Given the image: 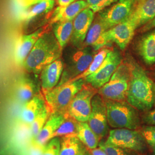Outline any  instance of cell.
I'll return each instance as SVG.
<instances>
[{"label": "cell", "instance_id": "cell-5", "mask_svg": "<svg viewBox=\"0 0 155 155\" xmlns=\"http://www.w3.org/2000/svg\"><path fill=\"white\" fill-rule=\"evenodd\" d=\"M130 79L127 62L121 63L109 82L98 90V94L106 100L122 101L127 99Z\"/></svg>", "mask_w": 155, "mask_h": 155}, {"label": "cell", "instance_id": "cell-13", "mask_svg": "<svg viewBox=\"0 0 155 155\" xmlns=\"http://www.w3.org/2000/svg\"><path fill=\"white\" fill-rule=\"evenodd\" d=\"M46 31L45 28H39L31 34L21 36L17 40L14 50V61L17 65H24L34 45Z\"/></svg>", "mask_w": 155, "mask_h": 155}, {"label": "cell", "instance_id": "cell-33", "mask_svg": "<svg viewBox=\"0 0 155 155\" xmlns=\"http://www.w3.org/2000/svg\"><path fill=\"white\" fill-rule=\"evenodd\" d=\"M98 146L105 152L106 155H129L125 149L108 144L106 142H101Z\"/></svg>", "mask_w": 155, "mask_h": 155}, {"label": "cell", "instance_id": "cell-11", "mask_svg": "<svg viewBox=\"0 0 155 155\" xmlns=\"http://www.w3.org/2000/svg\"><path fill=\"white\" fill-rule=\"evenodd\" d=\"M133 11L132 0H118L110 8L98 12V16L109 29L127 21Z\"/></svg>", "mask_w": 155, "mask_h": 155}, {"label": "cell", "instance_id": "cell-41", "mask_svg": "<svg viewBox=\"0 0 155 155\" xmlns=\"http://www.w3.org/2000/svg\"><path fill=\"white\" fill-rule=\"evenodd\" d=\"M152 100L153 105H155V83H152Z\"/></svg>", "mask_w": 155, "mask_h": 155}, {"label": "cell", "instance_id": "cell-4", "mask_svg": "<svg viewBox=\"0 0 155 155\" xmlns=\"http://www.w3.org/2000/svg\"><path fill=\"white\" fill-rule=\"evenodd\" d=\"M108 124L114 129L136 130L140 125L137 111L124 101L106 100Z\"/></svg>", "mask_w": 155, "mask_h": 155}, {"label": "cell", "instance_id": "cell-28", "mask_svg": "<svg viewBox=\"0 0 155 155\" xmlns=\"http://www.w3.org/2000/svg\"><path fill=\"white\" fill-rule=\"evenodd\" d=\"M110 51V50H109L107 48H103L101 49L100 51L94 55L93 61L90 64L89 67L87 68V70L74 79H78L81 78L84 79V78L89 76L91 74L94 73L95 71H96V70L102 64V63L105 60L106 56Z\"/></svg>", "mask_w": 155, "mask_h": 155}, {"label": "cell", "instance_id": "cell-34", "mask_svg": "<svg viewBox=\"0 0 155 155\" xmlns=\"http://www.w3.org/2000/svg\"><path fill=\"white\" fill-rule=\"evenodd\" d=\"M45 0H12L16 11L27 8Z\"/></svg>", "mask_w": 155, "mask_h": 155}, {"label": "cell", "instance_id": "cell-29", "mask_svg": "<svg viewBox=\"0 0 155 155\" xmlns=\"http://www.w3.org/2000/svg\"><path fill=\"white\" fill-rule=\"evenodd\" d=\"M51 114V111L47 105L43 109V110L40 112L39 114L35 117L31 123V131L33 137H36L38 135L41 129L45 126V124L48 120Z\"/></svg>", "mask_w": 155, "mask_h": 155}, {"label": "cell", "instance_id": "cell-3", "mask_svg": "<svg viewBox=\"0 0 155 155\" xmlns=\"http://www.w3.org/2000/svg\"><path fill=\"white\" fill-rule=\"evenodd\" d=\"M85 84L83 78L73 79L61 85H57L43 94L51 113H65L73 98Z\"/></svg>", "mask_w": 155, "mask_h": 155}, {"label": "cell", "instance_id": "cell-25", "mask_svg": "<svg viewBox=\"0 0 155 155\" xmlns=\"http://www.w3.org/2000/svg\"><path fill=\"white\" fill-rule=\"evenodd\" d=\"M52 25V32L59 44L63 49L71 39L73 31V21H59Z\"/></svg>", "mask_w": 155, "mask_h": 155}, {"label": "cell", "instance_id": "cell-6", "mask_svg": "<svg viewBox=\"0 0 155 155\" xmlns=\"http://www.w3.org/2000/svg\"><path fill=\"white\" fill-rule=\"evenodd\" d=\"M70 54L58 85L72 81L84 72L93 61L95 52L91 47L77 48Z\"/></svg>", "mask_w": 155, "mask_h": 155}, {"label": "cell", "instance_id": "cell-38", "mask_svg": "<svg viewBox=\"0 0 155 155\" xmlns=\"http://www.w3.org/2000/svg\"><path fill=\"white\" fill-rule=\"evenodd\" d=\"M91 155H106L105 152L101 148H96L91 150Z\"/></svg>", "mask_w": 155, "mask_h": 155}, {"label": "cell", "instance_id": "cell-27", "mask_svg": "<svg viewBox=\"0 0 155 155\" xmlns=\"http://www.w3.org/2000/svg\"><path fill=\"white\" fill-rule=\"evenodd\" d=\"M78 121L72 118L67 116L66 119L59 127L56 130L51 137V139L55 137H63L70 136H77Z\"/></svg>", "mask_w": 155, "mask_h": 155}, {"label": "cell", "instance_id": "cell-17", "mask_svg": "<svg viewBox=\"0 0 155 155\" xmlns=\"http://www.w3.org/2000/svg\"><path fill=\"white\" fill-rule=\"evenodd\" d=\"M87 8L86 1L77 0L69 5L61 7L58 6L52 14L50 24L63 21H73L83 9Z\"/></svg>", "mask_w": 155, "mask_h": 155}, {"label": "cell", "instance_id": "cell-9", "mask_svg": "<svg viewBox=\"0 0 155 155\" xmlns=\"http://www.w3.org/2000/svg\"><path fill=\"white\" fill-rule=\"evenodd\" d=\"M106 142L125 150L137 152L143 151L146 146L141 133L134 129L125 128L111 130Z\"/></svg>", "mask_w": 155, "mask_h": 155}, {"label": "cell", "instance_id": "cell-18", "mask_svg": "<svg viewBox=\"0 0 155 155\" xmlns=\"http://www.w3.org/2000/svg\"><path fill=\"white\" fill-rule=\"evenodd\" d=\"M136 50L146 64H155V29L144 34L139 39L136 45Z\"/></svg>", "mask_w": 155, "mask_h": 155}, {"label": "cell", "instance_id": "cell-32", "mask_svg": "<svg viewBox=\"0 0 155 155\" xmlns=\"http://www.w3.org/2000/svg\"><path fill=\"white\" fill-rule=\"evenodd\" d=\"M118 0H86L87 7L94 13L100 12Z\"/></svg>", "mask_w": 155, "mask_h": 155}, {"label": "cell", "instance_id": "cell-26", "mask_svg": "<svg viewBox=\"0 0 155 155\" xmlns=\"http://www.w3.org/2000/svg\"><path fill=\"white\" fill-rule=\"evenodd\" d=\"M86 150L76 136L61 137L60 155H79Z\"/></svg>", "mask_w": 155, "mask_h": 155}, {"label": "cell", "instance_id": "cell-8", "mask_svg": "<svg viewBox=\"0 0 155 155\" xmlns=\"http://www.w3.org/2000/svg\"><path fill=\"white\" fill-rule=\"evenodd\" d=\"M122 63V56L116 48L110 50L100 67L84 78L85 82L94 89H100L110 80L117 68Z\"/></svg>", "mask_w": 155, "mask_h": 155}, {"label": "cell", "instance_id": "cell-19", "mask_svg": "<svg viewBox=\"0 0 155 155\" xmlns=\"http://www.w3.org/2000/svg\"><path fill=\"white\" fill-rule=\"evenodd\" d=\"M155 18V0H146L133 9L129 19L136 29Z\"/></svg>", "mask_w": 155, "mask_h": 155}, {"label": "cell", "instance_id": "cell-31", "mask_svg": "<svg viewBox=\"0 0 155 155\" xmlns=\"http://www.w3.org/2000/svg\"><path fill=\"white\" fill-rule=\"evenodd\" d=\"M145 142L148 144L155 155V125H149L143 127L141 130Z\"/></svg>", "mask_w": 155, "mask_h": 155}, {"label": "cell", "instance_id": "cell-7", "mask_svg": "<svg viewBox=\"0 0 155 155\" xmlns=\"http://www.w3.org/2000/svg\"><path fill=\"white\" fill-rule=\"evenodd\" d=\"M96 89L84 85L68 106L65 114L78 122H87L91 111V101L97 94Z\"/></svg>", "mask_w": 155, "mask_h": 155}, {"label": "cell", "instance_id": "cell-42", "mask_svg": "<svg viewBox=\"0 0 155 155\" xmlns=\"http://www.w3.org/2000/svg\"><path fill=\"white\" fill-rule=\"evenodd\" d=\"M79 155H90V154L86 151V150L84 151H83V152L81 153Z\"/></svg>", "mask_w": 155, "mask_h": 155}, {"label": "cell", "instance_id": "cell-16", "mask_svg": "<svg viewBox=\"0 0 155 155\" xmlns=\"http://www.w3.org/2000/svg\"><path fill=\"white\" fill-rule=\"evenodd\" d=\"M64 67L63 62L59 58L48 64L42 70L40 74L43 94L50 91L58 84Z\"/></svg>", "mask_w": 155, "mask_h": 155}, {"label": "cell", "instance_id": "cell-35", "mask_svg": "<svg viewBox=\"0 0 155 155\" xmlns=\"http://www.w3.org/2000/svg\"><path fill=\"white\" fill-rule=\"evenodd\" d=\"M143 120L148 125H155V109L148 111L143 117Z\"/></svg>", "mask_w": 155, "mask_h": 155}, {"label": "cell", "instance_id": "cell-40", "mask_svg": "<svg viewBox=\"0 0 155 155\" xmlns=\"http://www.w3.org/2000/svg\"><path fill=\"white\" fill-rule=\"evenodd\" d=\"M146 0H132L133 1V9L135 8L137 6L139 5V4H141L142 2H144Z\"/></svg>", "mask_w": 155, "mask_h": 155}, {"label": "cell", "instance_id": "cell-14", "mask_svg": "<svg viewBox=\"0 0 155 155\" xmlns=\"http://www.w3.org/2000/svg\"><path fill=\"white\" fill-rule=\"evenodd\" d=\"M136 29L134 25L128 18L107 30L106 34L110 44L115 43L120 50H124L133 38Z\"/></svg>", "mask_w": 155, "mask_h": 155}, {"label": "cell", "instance_id": "cell-15", "mask_svg": "<svg viewBox=\"0 0 155 155\" xmlns=\"http://www.w3.org/2000/svg\"><path fill=\"white\" fill-rule=\"evenodd\" d=\"M109 29L97 16L89 29L83 47L89 46L92 47L95 51H97L110 44L106 34V32Z\"/></svg>", "mask_w": 155, "mask_h": 155}, {"label": "cell", "instance_id": "cell-36", "mask_svg": "<svg viewBox=\"0 0 155 155\" xmlns=\"http://www.w3.org/2000/svg\"><path fill=\"white\" fill-rule=\"evenodd\" d=\"M0 155H13V152L11 147L7 146L0 149Z\"/></svg>", "mask_w": 155, "mask_h": 155}, {"label": "cell", "instance_id": "cell-24", "mask_svg": "<svg viewBox=\"0 0 155 155\" xmlns=\"http://www.w3.org/2000/svg\"><path fill=\"white\" fill-rule=\"evenodd\" d=\"M35 85L32 81L28 77L20 78L16 86V94L18 100L25 104L35 95Z\"/></svg>", "mask_w": 155, "mask_h": 155}, {"label": "cell", "instance_id": "cell-2", "mask_svg": "<svg viewBox=\"0 0 155 155\" xmlns=\"http://www.w3.org/2000/svg\"><path fill=\"white\" fill-rule=\"evenodd\" d=\"M62 50L53 32L47 30L34 45L23 67L28 72L40 74L45 67L61 58Z\"/></svg>", "mask_w": 155, "mask_h": 155}, {"label": "cell", "instance_id": "cell-37", "mask_svg": "<svg viewBox=\"0 0 155 155\" xmlns=\"http://www.w3.org/2000/svg\"><path fill=\"white\" fill-rule=\"evenodd\" d=\"M75 1L77 0H57V4L59 6L64 7L69 5Z\"/></svg>", "mask_w": 155, "mask_h": 155}, {"label": "cell", "instance_id": "cell-39", "mask_svg": "<svg viewBox=\"0 0 155 155\" xmlns=\"http://www.w3.org/2000/svg\"><path fill=\"white\" fill-rule=\"evenodd\" d=\"M155 18L153 20H152L148 25H147L143 29L144 31H148V30H150V29H151L152 28H155Z\"/></svg>", "mask_w": 155, "mask_h": 155}, {"label": "cell", "instance_id": "cell-12", "mask_svg": "<svg viewBox=\"0 0 155 155\" xmlns=\"http://www.w3.org/2000/svg\"><path fill=\"white\" fill-rule=\"evenodd\" d=\"M94 12L88 7L81 12L73 20V31L70 41L76 48L84 47L87 34L94 18Z\"/></svg>", "mask_w": 155, "mask_h": 155}, {"label": "cell", "instance_id": "cell-30", "mask_svg": "<svg viewBox=\"0 0 155 155\" xmlns=\"http://www.w3.org/2000/svg\"><path fill=\"white\" fill-rule=\"evenodd\" d=\"M61 140L59 137L51 139L45 145L41 155H60Z\"/></svg>", "mask_w": 155, "mask_h": 155}, {"label": "cell", "instance_id": "cell-23", "mask_svg": "<svg viewBox=\"0 0 155 155\" xmlns=\"http://www.w3.org/2000/svg\"><path fill=\"white\" fill-rule=\"evenodd\" d=\"M77 137L89 150L97 148L100 144V140L98 136L89 127L87 122H78Z\"/></svg>", "mask_w": 155, "mask_h": 155}, {"label": "cell", "instance_id": "cell-10", "mask_svg": "<svg viewBox=\"0 0 155 155\" xmlns=\"http://www.w3.org/2000/svg\"><path fill=\"white\" fill-rule=\"evenodd\" d=\"M89 127L98 136L100 141L108 132V121L106 101L99 94H96L91 101V111L87 121Z\"/></svg>", "mask_w": 155, "mask_h": 155}, {"label": "cell", "instance_id": "cell-20", "mask_svg": "<svg viewBox=\"0 0 155 155\" xmlns=\"http://www.w3.org/2000/svg\"><path fill=\"white\" fill-rule=\"evenodd\" d=\"M54 5V0H45L17 10L16 11L17 19L22 22H29L37 17L49 13L53 9Z\"/></svg>", "mask_w": 155, "mask_h": 155}, {"label": "cell", "instance_id": "cell-22", "mask_svg": "<svg viewBox=\"0 0 155 155\" xmlns=\"http://www.w3.org/2000/svg\"><path fill=\"white\" fill-rule=\"evenodd\" d=\"M46 105L47 103L43 94H36L31 100L24 104L21 112L22 121L27 124H31Z\"/></svg>", "mask_w": 155, "mask_h": 155}, {"label": "cell", "instance_id": "cell-21", "mask_svg": "<svg viewBox=\"0 0 155 155\" xmlns=\"http://www.w3.org/2000/svg\"><path fill=\"white\" fill-rule=\"evenodd\" d=\"M66 119V114L63 113H51L45 126L41 129L38 135L35 137L36 143L44 147L50 140L52 134L61 125Z\"/></svg>", "mask_w": 155, "mask_h": 155}, {"label": "cell", "instance_id": "cell-1", "mask_svg": "<svg viewBox=\"0 0 155 155\" xmlns=\"http://www.w3.org/2000/svg\"><path fill=\"white\" fill-rule=\"evenodd\" d=\"M127 63L130 70V79L126 100L136 109L150 110L153 106V81L148 77L144 68L133 59L130 58Z\"/></svg>", "mask_w": 155, "mask_h": 155}]
</instances>
